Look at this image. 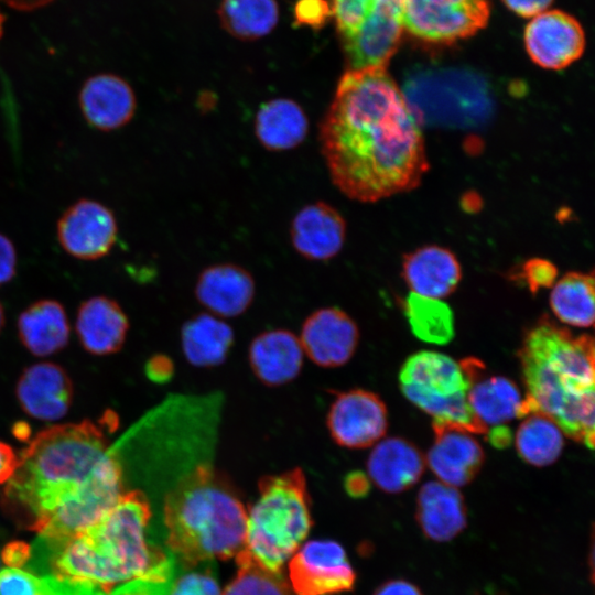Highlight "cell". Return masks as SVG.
<instances>
[{"mask_svg": "<svg viewBox=\"0 0 595 595\" xmlns=\"http://www.w3.org/2000/svg\"><path fill=\"white\" fill-rule=\"evenodd\" d=\"M3 325H4V311H3V307H2V304L0 302V333L3 328Z\"/></svg>", "mask_w": 595, "mask_h": 595, "instance_id": "bcb514c9", "label": "cell"}, {"mask_svg": "<svg viewBox=\"0 0 595 595\" xmlns=\"http://www.w3.org/2000/svg\"><path fill=\"white\" fill-rule=\"evenodd\" d=\"M346 489L351 496H365L369 490V480L364 474L353 473L346 479Z\"/></svg>", "mask_w": 595, "mask_h": 595, "instance_id": "b9f144b4", "label": "cell"}, {"mask_svg": "<svg viewBox=\"0 0 595 595\" xmlns=\"http://www.w3.org/2000/svg\"><path fill=\"white\" fill-rule=\"evenodd\" d=\"M248 359L255 376L269 387L293 381L301 372L304 353L299 336L275 328L258 334L250 343Z\"/></svg>", "mask_w": 595, "mask_h": 595, "instance_id": "44dd1931", "label": "cell"}, {"mask_svg": "<svg viewBox=\"0 0 595 595\" xmlns=\"http://www.w3.org/2000/svg\"><path fill=\"white\" fill-rule=\"evenodd\" d=\"M30 428L25 422H18L13 425V434L17 439L25 441L30 437Z\"/></svg>", "mask_w": 595, "mask_h": 595, "instance_id": "f6af8a7d", "label": "cell"}, {"mask_svg": "<svg viewBox=\"0 0 595 595\" xmlns=\"http://www.w3.org/2000/svg\"><path fill=\"white\" fill-rule=\"evenodd\" d=\"M232 344L231 326L208 312L194 315L182 326V351L192 366L207 368L223 364Z\"/></svg>", "mask_w": 595, "mask_h": 595, "instance_id": "83f0119b", "label": "cell"}, {"mask_svg": "<svg viewBox=\"0 0 595 595\" xmlns=\"http://www.w3.org/2000/svg\"><path fill=\"white\" fill-rule=\"evenodd\" d=\"M82 583L9 566L0 571V595H106Z\"/></svg>", "mask_w": 595, "mask_h": 595, "instance_id": "d6a6232c", "label": "cell"}, {"mask_svg": "<svg viewBox=\"0 0 595 595\" xmlns=\"http://www.w3.org/2000/svg\"><path fill=\"white\" fill-rule=\"evenodd\" d=\"M374 595H423L421 589L405 580H390L382 583Z\"/></svg>", "mask_w": 595, "mask_h": 595, "instance_id": "ab89813d", "label": "cell"}, {"mask_svg": "<svg viewBox=\"0 0 595 595\" xmlns=\"http://www.w3.org/2000/svg\"><path fill=\"white\" fill-rule=\"evenodd\" d=\"M403 312L411 332L420 340L445 345L453 339L455 335L454 314L442 300L410 292L403 302Z\"/></svg>", "mask_w": 595, "mask_h": 595, "instance_id": "1f68e13d", "label": "cell"}, {"mask_svg": "<svg viewBox=\"0 0 595 595\" xmlns=\"http://www.w3.org/2000/svg\"><path fill=\"white\" fill-rule=\"evenodd\" d=\"M253 129L264 149L282 152L299 147L306 139L309 118L293 99L274 98L260 106Z\"/></svg>", "mask_w": 595, "mask_h": 595, "instance_id": "4316f807", "label": "cell"}, {"mask_svg": "<svg viewBox=\"0 0 595 595\" xmlns=\"http://www.w3.org/2000/svg\"><path fill=\"white\" fill-rule=\"evenodd\" d=\"M167 552L196 563L228 560L245 548L247 511L213 468L185 474L164 500Z\"/></svg>", "mask_w": 595, "mask_h": 595, "instance_id": "5b68a950", "label": "cell"}, {"mask_svg": "<svg viewBox=\"0 0 595 595\" xmlns=\"http://www.w3.org/2000/svg\"><path fill=\"white\" fill-rule=\"evenodd\" d=\"M507 8L524 18H533L547 11L553 0H502Z\"/></svg>", "mask_w": 595, "mask_h": 595, "instance_id": "74e56055", "label": "cell"}, {"mask_svg": "<svg viewBox=\"0 0 595 595\" xmlns=\"http://www.w3.org/2000/svg\"><path fill=\"white\" fill-rule=\"evenodd\" d=\"M489 14V0H403L402 25L421 41L450 44L485 28Z\"/></svg>", "mask_w": 595, "mask_h": 595, "instance_id": "ba28073f", "label": "cell"}, {"mask_svg": "<svg viewBox=\"0 0 595 595\" xmlns=\"http://www.w3.org/2000/svg\"><path fill=\"white\" fill-rule=\"evenodd\" d=\"M78 106L91 128L109 132L130 122L136 113L137 98L122 77L102 73L90 76L82 85Z\"/></svg>", "mask_w": 595, "mask_h": 595, "instance_id": "e0dca14e", "label": "cell"}, {"mask_svg": "<svg viewBox=\"0 0 595 595\" xmlns=\"http://www.w3.org/2000/svg\"><path fill=\"white\" fill-rule=\"evenodd\" d=\"M6 2L9 7L18 10H34L43 6L48 4L53 0H0Z\"/></svg>", "mask_w": 595, "mask_h": 595, "instance_id": "ee69618b", "label": "cell"}, {"mask_svg": "<svg viewBox=\"0 0 595 595\" xmlns=\"http://www.w3.org/2000/svg\"><path fill=\"white\" fill-rule=\"evenodd\" d=\"M402 277L411 293L442 300L456 290L462 269L451 250L431 245L403 258Z\"/></svg>", "mask_w": 595, "mask_h": 595, "instance_id": "d4e9b609", "label": "cell"}, {"mask_svg": "<svg viewBox=\"0 0 595 595\" xmlns=\"http://www.w3.org/2000/svg\"><path fill=\"white\" fill-rule=\"evenodd\" d=\"M312 519L305 475L300 468L263 477L247 513L245 548L264 567L282 571L307 537Z\"/></svg>", "mask_w": 595, "mask_h": 595, "instance_id": "8992f818", "label": "cell"}, {"mask_svg": "<svg viewBox=\"0 0 595 595\" xmlns=\"http://www.w3.org/2000/svg\"><path fill=\"white\" fill-rule=\"evenodd\" d=\"M129 321L112 299L98 295L84 301L77 311L76 334L83 348L96 356L117 353L125 344Z\"/></svg>", "mask_w": 595, "mask_h": 595, "instance_id": "cb8c5ba5", "label": "cell"}, {"mask_svg": "<svg viewBox=\"0 0 595 595\" xmlns=\"http://www.w3.org/2000/svg\"><path fill=\"white\" fill-rule=\"evenodd\" d=\"M399 383L403 396L433 420L455 423L473 434L487 433L468 405L469 381L461 364L450 356L431 350L409 356Z\"/></svg>", "mask_w": 595, "mask_h": 595, "instance_id": "52a82bcc", "label": "cell"}, {"mask_svg": "<svg viewBox=\"0 0 595 595\" xmlns=\"http://www.w3.org/2000/svg\"><path fill=\"white\" fill-rule=\"evenodd\" d=\"M218 15L224 29L232 36L253 41L273 30L279 9L275 0H223Z\"/></svg>", "mask_w": 595, "mask_h": 595, "instance_id": "4dcf8cb0", "label": "cell"}, {"mask_svg": "<svg viewBox=\"0 0 595 595\" xmlns=\"http://www.w3.org/2000/svg\"><path fill=\"white\" fill-rule=\"evenodd\" d=\"M326 425L337 445L350 450L367 448L379 442L387 432V407L371 391H343L331 403Z\"/></svg>", "mask_w": 595, "mask_h": 595, "instance_id": "30bf717a", "label": "cell"}, {"mask_svg": "<svg viewBox=\"0 0 595 595\" xmlns=\"http://www.w3.org/2000/svg\"><path fill=\"white\" fill-rule=\"evenodd\" d=\"M237 573L220 595H295L282 571H271L244 548L236 556Z\"/></svg>", "mask_w": 595, "mask_h": 595, "instance_id": "836d02e7", "label": "cell"}, {"mask_svg": "<svg viewBox=\"0 0 595 595\" xmlns=\"http://www.w3.org/2000/svg\"><path fill=\"white\" fill-rule=\"evenodd\" d=\"M524 46L531 61L545 69H563L585 50V34L572 15L550 10L533 17L524 30Z\"/></svg>", "mask_w": 595, "mask_h": 595, "instance_id": "4fadbf2b", "label": "cell"}, {"mask_svg": "<svg viewBox=\"0 0 595 595\" xmlns=\"http://www.w3.org/2000/svg\"><path fill=\"white\" fill-rule=\"evenodd\" d=\"M106 595H220L216 561L190 563L165 552L144 575Z\"/></svg>", "mask_w": 595, "mask_h": 595, "instance_id": "7c38bea8", "label": "cell"}, {"mask_svg": "<svg viewBox=\"0 0 595 595\" xmlns=\"http://www.w3.org/2000/svg\"><path fill=\"white\" fill-rule=\"evenodd\" d=\"M122 495V472L100 426L89 420L45 429L19 455L2 507L44 544L96 522Z\"/></svg>", "mask_w": 595, "mask_h": 595, "instance_id": "7a4b0ae2", "label": "cell"}, {"mask_svg": "<svg viewBox=\"0 0 595 595\" xmlns=\"http://www.w3.org/2000/svg\"><path fill=\"white\" fill-rule=\"evenodd\" d=\"M594 295L593 272H567L553 284L550 307L560 322L587 328L594 324Z\"/></svg>", "mask_w": 595, "mask_h": 595, "instance_id": "f546056e", "label": "cell"}, {"mask_svg": "<svg viewBox=\"0 0 595 595\" xmlns=\"http://www.w3.org/2000/svg\"><path fill=\"white\" fill-rule=\"evenodd\" d=\"M255 280L249 271L235 263L205 268L195 284V296L208 313L220 318L241 315L255 298Z\"/></svg>", "mask_w": 595, "mask_h": 595, "instance_id": "ffe728a7", "label": "cell"}, {"mask_svg": "<svg viewBox=\"0 0 595 595\" xmlns=\"http://www.w3.org/2000/svg\"><path fill=\"white\" fill-rule=\"evenodd\" d=\"M527 394L524 413L541 411L565 436L594 446V339L542 318L519 350Z\"/></svg>", "mask_w": 595, "mask_h": 595, "instance_id": "277c9868", "label": "cell"}, {"mask_svg": "<svg viewBox=\"0 0 595 595\" xmlns=\"http://www.w3.org/2000/svg\"><path fill=\"white\" fill-rule=\"evenodd\" d=\"M299 339L311 361L323 368H336L354 356L359 329L355 321L338 307H322L302 324Z\"/></svg>", "mask_w": 595, "mask_h": 595, "instance_id": "5bb4252c", "label": "cell"}, {"mask_svg": "<svg viewBox=\"0 0 595 595\" xmlns=\"http://www.w3.org/2000/svg\"><path fill=\"white\" fill-rule=\"evenodd\" d=\"M523 269L524 279L532 292H536L540 288L550 286L556 277L555 267L547 260H531Z\"/></svg>", "mask_w": 595, "mask_h": 595, "instance_id": "d590c367", "label": "cell"}, {"mask_svg": "<svg viewBox=\"0 0 595 595\" xmlns=\"http://www.w3.org/2000/svg\"><path fill=\"white\" fill-rule=\"evenodd\" d=\"M18 336L33 355L45 357L62 350L69 339V323L63 305L55 300H39L18 317Z\"/></svg>", "mask_w": 595, "mask_h": 595, "instance_id": "484cf974", "label": "cell"}, {"mask_svg": "<svg viewBox=\"0 0 595 595\" xmlns=\"http://www.w3.org/2000/svg\"><path fill=\"white\" fill-rule=\"evenodd\" d=\"M291 244L303 258L325 261L334 258L346 238V221L329 204L317 201L303 206L290 225Z\"/></svg>", "mask_w": 595, "mask_h": 595, "instance_id": "d6986e66", "label": "cell"}, {"mask_svg": "<svg viewBox=\"0 0 595 595\" xmlns=\"http://www.w3.org/2000/svg\"><path fill=\"white\" fill-rule=\"evenodd\" d=\"M18 465L19 455L9 444L0 441V485L10 480Z\"/></svg>", "mask_w": 595, "mask_h": 595, "instance_id": "f35d334b", "label": "cell"}, {"mask_svg": "<svg viewBox=\"0 0 595 595\" xmlns=\"http://www.w3.org/2000/svg\"><path fill=\"white\" fill-rule=\"evenodd\" d=\"M3 21H4V17L2 15V13L0 12V37L2 35V24H3Z\"/></svg>", "mask_w": 595, "mask_h": 595, "instance_id": "7dc6e473", "label": "cell"}, {"mask_svg": "<svg viewBox=\"0 0 595 595\" xmlns=\"http://www.w3.org/2000/svg\"><path fill=\"white\" fill-rule=\"evenodd\" d=\"M21 409L41 421L62 419L73 401V383L67 371L54 363H37L26 367L15 386Z\"/></svg>", "mask_w": 595, "mask_h": 595, "instance_id": "2e32d148", "label": "cell"}, {"mask_svg": "<svg viewBox=\"0 0 595 595\" xmlns=\"http://www.w3.org/2000/svg\"><path fill=\"white\" fill-rule=\"evenodd\" d=\"M515 434V446L520 458L536 467L558 461L564 447V433L547 414L532 410L521 418Z\"/></svg>", "mask_w": 595, "mask_h": 595, "instance_id": "f1b7e54d", "label": "cell"}, {"mask_svg": "<svg viewBox=\"0 0 595 595\" xmlns=\"http://www.w3.org/2000/svg\"><path fill=\"white\" fill-rule=\"evenodd\" d=\"M434 442L425 457L439 482L452 487L469 484L480 472L485 452L474 434L443 420H433Z\"/></svg>", "mask_w": 595, "mask_h": 595, "instance_id": "9a60e30c", "label": "cell"}, {"mask_svg": "<svg viewBox=\"0 0 595 595\" xmlns=\"http://www.w3.org/2000/svg\"><path fill=\"white\" fill-rule=\"evenodd\" d=\"M415 519L420 530L429 540L451 541L467 524L464 497L455 487L439 480L428 482L418 493Z\"/></svg>", "mask_w": 595, "mask_h": 595, "instance_id": "603a6c76", "label": "cell"}, {"mask_svg": "<svg viewBox=\"0 0 595 595\" xmlns=\"http://www.w3.org/2000/svg\"><path fill=\"white\" fill-rule=\"evenodd\" d=\"M172 363L164 356H153L145 365L147 376L155 382L165 381L172 374Z\"/></svg>", "mask_w": 595, "mask_h": 595, "instance_id": "60d3db41", "label": "cell"}, {"mask_svg": "<svg viewBox=\"0 0 595 595\" xmlns=\"http://www.w3.org/2000/svg\"><path fill=\"white\" fill-rule=\"evenodd\" d=\"M486 435L490 444L498 448L508 446L511 441L510 430L505 425L491 428V430L487 431Z\"/></svg>", "mask_w": 595, "mask_h": 595, "instance_id": "7bdbcfd3", "label": "cell"}, {"mask_svg": "<svg viewBox=\"0 0 595 595\" xmlns=\"http://www.w3.org/2000/svg\"><path fill=\"white\" fill-rule=\"evenodd\" d=\"M150 516L141 491L122 493L96 522L69 539L55 544L35 541L33 553L43 565L35 573L86 584L104 593L138 578L163 555L148 545Z\"/></svg>", "mask_w": 595, "mask_h": 595, "instance_id": "3957f363", "label": "cell"}, {"mask_svg": "<svg viewBox=\"0 0 595 595\" xmlns=\"http://www.w3.org/2000/svg\"><path fill=\"white\" fill-rule=\"evenodd\" d=\"M331 17V6L326 0H298L294 7L296 26L307 25L314 30H320Z\"/></svg>", "mask_w": 595, "mask_h": 595, "instance_id": "e575fe53", "label": "cell"}, {"mask_svg": "<svg viewBox=\"0 0 595 595\" xmlns=\"http://www.w3.org/2000/svg\"><path fill=\"white\" fill-rule=\"evenodd\" d=\"M17 263L18 256L13 242L0 232V286L13 279Z\"/></svg>", "mask_w": 595, "mask_h": 595, "instance_id": "8d00e7d4", "label": "cell"}, {"mask_svg": "<svg viewBox=\"0 0 595 595\" xmlns=\"http://www.w3.org/2000/svg\"><path fill=\"white\" fill-rule=\"evenodd\" d=\"M318 139L334 185L357 202L411 191L429 170L420 121L383 66L345 71Z\"/></svg>", "mask_w": 595, "mask_h": 595, "instance_id": "6da1fadb", "label": "cell"}, {"mask_svg": "<svg viewBox=\"0 0 595 595\" xmlns=\"http://www.w3.org/2000/svg\"><path fill=\"white\" fill-rule=\"evenodd\" d=\"M289 561V583L295 595H334L354 587L356 573L335 541H309Z\"/></svg>", "mask_w": 595, "mask_h": 595, "instance_id": "9c48e42d", "label": "cell"}, {"mask_svg": "<svg viewBox=\"0 0 595 595\" xmlns=\"http://www.w3.org/2000/svg\"><path fill=\"white\" fill-rule=\"evenodd\" d=\"M366 465L368 477L380 490L399 494L420 480L425 458L414 444L392 436L374 445Z\"/></svg>", "mask_w": 595, "mask_h": 595, "instance_id": "7402d4cb", "label": "cell"}, {"mask_svg": "<svg viewBox=\"0 0 595 595\" xmlns=\"http://www.w3.org/2000/svg\"><path fill=\"white\" fill-rule=\"evenodd\" d=\"M56 237L69 256L79 260H97L107 256L117 242V219L102 203L82 198L61 215Z\"/></svg>", "mask_w": 595, "mask_h": 595, "instance_id": "8fae6325", "label": "cell"}, {"mask_svg": "<svg viewBox=\"0 0 595 595\" xmlns=\"http://www.w3.org/2000/svg\"><path fill=\"white\" fill-rule=\"evenodd\" d=\"M459 364L469 381L468 405L487 431L489 426L505 425L521 418L523 399L513 381L504 376H485L484 365L475 358H466Z\"/></svg>", "mask_w": 595, "mask_h": 595, "instance_id": "ac0fdd59", "label": "cell"}]
</instances>
